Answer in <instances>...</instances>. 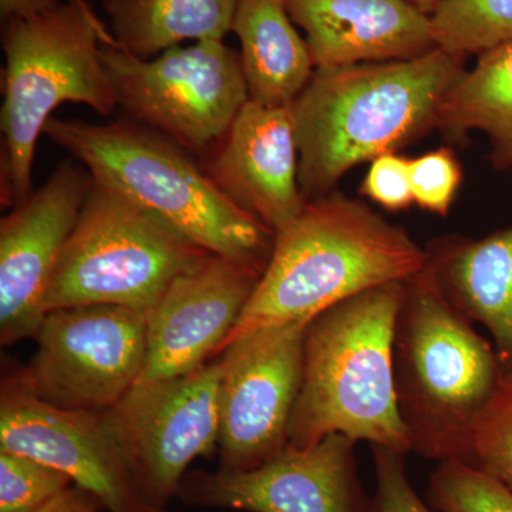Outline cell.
Masks as SVG:
<instances>
[{"instance_id":"obj_31","label":"cell","mask_w":512,"mask_h":512,"mask_svg":"<svg viewBox=\"0 0 512 512\" xmlns=\"http://www.w3.org/2000/svg\"><path fill=\"white\" fill-rule=\"evenodd\" d=\"M409 2L413 3V5L417 6L420 10H423V12L431 15V13L434 12V9H436L441 2H444V0H409Z\"/></svg>"},{"instance_id":"obj_2","label":"cell","mask_w":512,"mask_h":512,"mask_svg":"<svg viewBox=\"0 0 512 512\" xmlns=\"http://www.w3.org/2000/svg\"><path fill=\"white\" fill-rule=\"evenodd\" d=\"M427 264L429 252L406 229L362 202L338 192L315 198L275 234L264 274L224 349L256 330L311 320L357 293L409 281Z\"/></svg>"},{"instance_id":"obj_14","label":"cell","mask_w":512,"mask_h":512,"mask_svg":"<svg viewBox=\"0 0 512 512\" xmlns=\"http://www.w3.org/2000/svg\"><path fill=\"white\" fill-rule=\"evenodd\" d=\"M265 268L205 252L147 312V355L137 383L187 375L220 355Z\"/></svg>"},{"instance_id":"obj_18","label":"cell","mask_w":512,"mask_h":512,"mask_svg":"<svg viewBox=\"0 0 512 512\" xmlns=\"http://www.w3.org/2000/svg\"><path fill=\"white\" fill-rule=\"evenodd\" d=\"M427 252L441 292L490 332L503 370H511L512 225L481 239H444Z\"/></svg>"},{"instance_id":"obj_21","label":"cell","mask_w":512,"mask_h":512,"mask_svg":"<svg viewBox=\"0 0 512 512\" xmlns=\"http://www.w3.org/2000/svg\"><path fill=\"white\" fill-rule=\"evenodd\" d=\"M437 127L453 138L478 131L498 170L512 168V40L478 55L441 104Z\"/></svg>"},{"instance_id":"obj_3","label":"cell","mask_w":512,"mask_h":512,"mask_svg":"<svg viewBox=\"0 0 512 512\" xmlns=\"http://www.w3.org/2000/svg\"><path fill=\"white\" fill-rule=\"evenodd\" d=\"M406 282L357 293L309 320L289 444L311 447L345 434L356 443L412 453L393 377L394 325Z\"/></svg>"},{"instance_id":"obj_23","label":"cell","mask_w":512,"mask_h":512,"mask_svg":"<svg viewBox=\"0 0 512 512\" xmlns=\"http://www.w3.org/2000/svg\"><path fill=\"white\" fill-rule=\"evenodd\" d=\"M427 500L437 512H512V491L463 461H443L433 471Z\"/></svg>"},{"instance_id":"obj_4","label":"cell","mask_w":512,"mask_h":512,"mask_svg":"<svg viewBox=\"0 0 512 512\" xmlns=\"http://www.w3.org/2000/svg\"><path fill=\"white\" fill-rule=\"evenodd\" d=\"M501 376L493 343L451 305L427 264L404 285L393 333L394 392L410 450L470 464L474 424Z\"/></svg>"},{"instance_id":"obj_11","label":"cell","mask_w":512,"mask_h":512,"mask_svg":"<svg viewBox=\"0 0 512 512\" xmlns=\"http://www.w3.org/2000/svg\"><path fill=\"white\" fill-rule=\"evenodd\" d=\"M308 323L302 320L256 330L222 350L221 470H252L288 446L289 424L302 384Z\"/></svg>"},{"instance_id":"obj_30","label":"cell","mask_w":512,"mask_h":512,"mask_svg":"<svg viewBox=\"0 0 512 512\" xmlns=\"http://www.w3.org/2000/svg\"><path fill=\"white\" fill-rule=\"evenodd\" d=\"M60 5V0H0V13L5 22L33 18L50 12Z\"/></svg>"},{"instance_id":"obj_6","label":"cell","mask_w":512,"mask_h":512,"mask_svg":"<svg viewBox=\"0 0 512 512\" xmlns=\"http://www.w3.org/2000/svg\"><path fill=\"white\" fill-rule=\"evenodd\" d=\"M111 36L86 0H69L42 15L6 22L2 207H16L32 195L37 138L57 107L86 104L103 117L119 109L101 60V46Z\"/></svg>"},{"instance_id":"obj_22","label":"cell","mask_w":512,"mask_h":512,"mask_svg":"<svg viewBox=\"0 0 512 512\" xmlns=\"http://www.w3.org/2000/svg\"><path fill=\"white\" fill-rule=\"evenodd\" d=\"M437 46L467 57L512 40V0H444L430 15Z\"/></svg>"},{"instance_id":"obj_8","label":"cell","mask_w":512,"mask_h":512,"mask_svg":"<svg viewBox=\"0 0 512 512\" xmlns=\"http://www.w3.org/2000/svg\"><path fill=\"white\" fill-rule=\"evenodd\" d=\"M101 60L130 120L192 153L220 143L249 100L241 55L224 40L141 59L111 36L101 46Z\"/></svg>"},{"instance_id":"obj_12","label":"cell","mask_w":512,"mask_h":512,"mask_svg":"<svg viewBox=\"0 0 512 512\" xmlns=\"http://www.w3.org/2000/svg\"><path fill=\"white\" fill-rule=\"evenodd\" d=\"M0 451L57 468L106 512H165L144 494L103 413L43 402L12 375L0 389Z\"/></svg>"},{"instance_id":"obj_27","label":"cell","mask_w":512,"mask_h":512,"mask_svg":"<svg viewBox=\"0 0 512 512\" xmlns=\"http://www.w3.org/2000/svg\"><path fill=\"white\" fill-rule=\"evenodd\" d=\"M376 470L372 512H434L421 500L409 480L407 454L382 446H370Z\"/></svg>"},{"instance_id":"obj_20","label":"cell","mask_w":512,"mask_h":512,"mask_svg":"<svg viewBox=\"0 0 512 512\" xmlns=\"http://www.w3.org/2000/svg\"><path fill=\"white\" fill-rule=\"evenodd\" d=\"M241 0H104L114 39L141 59L184 40H224Z\"/></svg>"},{"instance_id":"obj_1","label":"cell","mask_w":512,"mask_h":512,"mask_svg":"<svg viewBox=\"0 0 512 512\" xmlns=\"http://www.w3.org/2000/svg\"><path fill=\"white\" fill-rule=\"evenodd\" d=\"M464 59L437 47L397 62L315 67L291 104L305 200L325 197L356 165L397 153L437 127Z\"/></svg>"},{"instance_id":"obj_13","label":"cell","mask_w":512,"mask_h":512,"mask_svg":"<svg viewBox=\"0 0 512 512\" xmlns=\"http://www.w3.org/2000/svg\"><path fill=\"white\" fill-rule=\"evenodd\" d=\"M355 447L345 434L311 447L288 444L252 470L187 473L175 497L195 507L245 512H372Z\"/></svg>"},{"instance_id":"obj_29","label":"cell","mask_w":512,"mask_h":512,"mask_svg":"<svg viewBox=\"0 0 512 512\" xmlns=\"http://www.w3.org/2000/svg\"><path fill=\"white\" fill-rule=\"evenodd\" d=\"M99 507L92 495L72 487L36 512H99Z\"/></svg>"},{"instance_id":"obj_26","label":"cell","mask_w":512,"mask_h":512,"mask_svg":"<svg viewBox=\"0 0 512 512\" xmlns=\"http://www.w3.org/2000/svg\"><path fill=\"white\" fill-rule=\"evenodd\" d=\"M409 173L414 204L423 211L447 217L463 181V170L454 151L437 148L421 154L410 160Z\"/></svg>"},{"instance_id":"obj_5","label":"cell","mask_w":512,"mask_h":512,"mask_svg":"<svg viewBox=\"0 0 512 512\" xmlns=\"http://www.w3.org/2000/svg\"><path fill=\"white\" fill-rule=\"evenodd\" d=\"M43 134L138 207L205 251L266 268L275 234L238 207L187 151L136 121L50 119Z\"/></svg>"},{"instance_id":"obj_16","label":"cell","mask_w":512,"mask_h":512,"mask_svg":"<svg viewBox=\"0 0 512 512\" xmlns=\"http://www.w3.org/2000/svg\"><path fill=\"white\" fill-rule=\"evenodd\" d=\"M207 173L238 207L274 234L305 208L298 178V146L291 106L248 100Z\"/></svg>"},{"instance_id":"obj_10","label":"cell","mask_w":512,"mask_h":512,"mask_svg":"<svg viewBox=\"0 0 512 512\" xmlns=\"http://www.w3.org/2000/svg\"><path fill=\"white\" fill-rule=\"evenodd\" d=\"M220 359L177 377L137 383L104 419L148 500L167 507L195 458L220 440Z\"/></svg>"},{"instance_id":"obj_25","label":"cell","mask_w":512,"mask_h":512,"mask_svg":"<svg viewBox=\"0 0 512 512\" xmlns=\"http://www.w3.org/2000/svg\"><path fill=\"white\" fill-rule=\"evenodd\" d=\"M55 467L23 454L0 451V512H36L73 487Z\"/></svg>"},{"instance_id":"obj_9","label":"cell","mask_w":512,"mask_h":512,"mask_svg":"<svg viewBox=\"0 0 512 512\" xmlns=\"http://www.w3.org/2000/svg\"><path fill=\"white\" fill-rule=\"evenodd\" d=\"M36 340L35 356L12 376L60 409L104 413L143 375L147 315L120 305L55 309Z\"/></svg>"},{"instance_id":"obj_28","label":"cell","mask_w":512,"mask_h":512,"mask_svg":"<svg viewBox=\"0 0 512 512\" xmlns=\"http://www.w3.org/2000/svg\"><path fill=\"white\" fill-rule=\"evenodd\" d=\"M406 157L387 153L372 161L360 185V194L386 211H404L414 204Z\"/></svg>"},{"instance_id":"obj_7","label":"cell","mask_w":512,"mask_h":512,"mask_svg":"<svg viewBox=\"0 0 512 512\" xmlns=\"http://www.w3.org/2000/svg\"><path fill=\"white\" fill-rule=\"evenodd\" d=\"M204 248L94 180L45 295V312L120 305L147 312Z\"/></svg>"},{"instance_id":"obj_17","label":"cell","mask_w":512,"mask_h":512,"mask_svg":"<svg viewBox=\"0 0 512 512\" xmlns=\"http://www.w3.org/2000/svg\"><path fill=\"white\" fill-rule=\"evenodd\" d=\"M315 67L397 62L437 49L429 13L409 0H286Z\"/></svg>"},{"instance_id":"obj_24","label":"cell","mask_w":512,"mask_h":512,"mask_svg":"<svg viewBox=\"0 0 512 512\" xmlns=\"http://www.w3.org/2000/svg\"><path fill=\"white\" fill-rule=\"evenodd\" d=\"M470 466L512 491V369L503 370L497 389L477 417Z\"/></svg>"},{"instance_id":"obj_15","label":"cell","mask_w":512,"mask_h":512,"mask_svg":"<svg viewBox=\"0 0 512 512\" xmlns=\"http://www.w3.org/2000/svg\"><path fill=\"white\" fill-rule=\"evenodd\" d=\"M93 177L76 160L62 161L49 180L0 221V342L36 338L45 319L47 286Z\"/></svg>"},{"instance_id":"obj_19","label":"cell","mask_w":512,"mask_h":512,"mask_svg":"<svg viewBox=\"0 0 512 512\" xmlns=\"http://www.w3.org/2000/svg\"><path fill=\"white\" fill-rule=\"evenodd\" d=\"M231 32L241 43L249 100L291 106L311 80L315 63L293 26L286 0H241Z\"/></svg>"}]
</instances>
